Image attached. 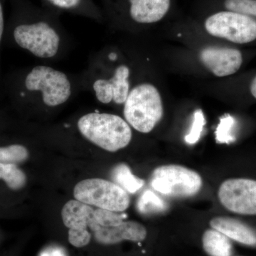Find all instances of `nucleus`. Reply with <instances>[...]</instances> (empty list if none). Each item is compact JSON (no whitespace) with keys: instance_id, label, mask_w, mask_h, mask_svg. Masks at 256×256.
<instances>
[{"instance_id":"obj_1","label":"nucleus","mask_w":256,"mask_h":256,"mask_svg":"<svg viewBox=\"0 0 256 256\" xmlns=\"http://www.w3.org/2000/svg\"><path fill=\"white\" fill-rule=\"evenodd\" d=\"M119 50L108 46L92 54L78 76L80 90L104 105L124 106L132 86V66Z\"/></svg>"},{"instance_id":"obj_2","label":"nucleus","mask_w":256,"mask_h":256,"mask_svg":"<svg viewBox=\"0 0 256 256\" xmlns=\"http://www.w3.org/2000/svg\"><path fill=\"white\" fill-rule=\"evenodd\" d=\"M79 90L78 76L38 64L24 74L18 97L38 110H52L68 104Z\"/></svg>"},{"instance_id":"obj_3","label":"nucleus","mask_w":256,"mask_h":256,"mask_svg":"<svg viewBox=\"0 0 256 256\" xmlns=\"http://www.w3.org/2000/svg\"><path fill=\"white\" fill-rule=\"evenodd\" d=\"M12 38L18 47L46 62L60 60L70 46L63 31L45 18L18 24L13 30Z\"/></svg>"},{"instance_id":"obj_4","label":"nucleus","mask_w":256,"mask_h":256,"mask_svg":"<svg viewBox=\"0 0 256 256\" xmlns=\"http://www.w3.org/2000/svg\"><path fill=\"white\" fill-rule=\"evenodd\" d=\"M82 139L100 149L116 152L129 146L132 128L118 114L94 110L80 116L76 122Z\"/></svg>"},{"instance_id":"obj_5","label":"nucleus","mask_w":256,"mask_h":256,"mask_svg":"<svg viewBox=\"0 0 256 256\" xmlns=\"http://www.w3.org/2000/svg\"><path fill=\"white\" fill-rule=\"evenodd\" d=\"M163 114L161 94L154 84L146 82L132 84L124 105V118L132 129L148 134L156 127Z\"/></svg>"},{"instance_id":"obj_6","label":"nucleus","mask_w":256,"mask_h":256,"mask_svg":"<svg viewBox=\"0 0 256 256\" xmlns=\"http://www.w3.org/2000/svg\"><path fill=\"white\" fill-rule=\"evenodd\" d=\"M74 196L90 206L119 213L128 210L130 204L126 190L116 183L99 178L80 181L74 188Z\"/></svg>"},{"instance_id":"obj_7","label":"nucleus","mask_w":256,"mask_h":256,"mask_svg":"<svg viewBox=\"0 0 256 256\" xmlns=\"http://www.w3.org/2000/svg\"><path fill=\"white\" fill-rule=\"evenodd\" d=\"M203 182L194 170L178 164L158 166L152 173L150 185L158 193L169 197L186 198L201 190Z\"/></svg>"},{"instance_id":"obj_8","label":"nucleus","mask_w":256,"mask_h":256,"mask_svg":"<svg viewBox=\"0 0 256 256\" xmlns=\"http://www.w3.org/2000/svg\"><path fill=\"white\" fill-rule=\"evenodd\" d=\"M210 36L235 44H248L256 40V20L233 11H222L210 15L204 23Z\"/></svg>"},{"instance_id":"obj_9","label":"nucleus","mask_w":256,"mask_h":256,"mask_svg":"<svg viewBox=\"0 0 256 256\" xmlns=\"http://www.w3.org/2000/svg\"><path fill=\"white\" fill-rule=\"evenodd\" d=\"M218 196L226 210L242 215H256V181L236 178L220 184Z\"/></svg>"},{"instance_id":"obj_10","label":"nucleus","mask_w":256,"mask_h":256,"mask_svg":"<svg viewBox=\"0 0 256 256\" xmlns=\"http://www.w3.org/2000/svg\"><path fill=\"white\" fill-rule=\"evenodd\" d=\"M94 210L90 205L76 200L67 202L62 208V220L69 228L68 240L74 246H85L90 242V234L87 228Z\"/></svg>"},{"instance_id":"obj_11","label":"nucleus","mask_w":256,"mask_h":256,"mask_svg":"<svg viewBox=\"0 0 256 256\" xmlns=\"http://www.w3.org/2000/svg\"><path fill=\"white\" fill-rule=\"evenodd\" d=\"M200 60L213 75L220 78L236 73L242 64L240 50L225 46L204 47L200 50Z\"/></svg>"},{"instance_id":"obj_12","label":"nucleus","mask_w":256,"mask_h":256,"mask_svg":"<svg viewBox=\"0 0 256 256\" xmlns=\"http://www.w3.org/2000/svg\"><path fill=\"white\" fill-rule=\"evenodd\" d=\"M89 228L94 232L98 242L107 245L118 244L124 240L140 242L146 236V227L132 220H124L118 225L111 226L92 225Z\"/></svg>"},{"instance_id":"obj_13","label":"nucleus","mask_w":256,"mask_h":256,"mask_svg":"<svg viewBox=\"0 0 256 256\" xmlns=\"http://www.w3.org/2000/svg\"><path fill=\"white\" fill-rule=\"evenodd\" d=\"M128 14L133 22L150 24L161 21L169 12L171 0H128Z\"/></svg>"},{"instance_id":"obj_14","label":"nucleus","mask_w":256,"mask_h":256,"mask_svg":"<svg viewBox=\"0 0 256 256\" xmlns=\"http://www.w3.org/2000/svg\"><path fill=\"white\" fill-rule=\"evenodd\" d=\"M212 228L218 230L232 239L247 246H256V233L246 224L229 217H216L210 222Z\"/></svg>"},{"instance_id":"obj_15","label":"nucleus","mask_w":256,"mask_h":256,"mask_svg":"<svg viewBox=\"0 0 256 256\" xmlns=\"http://www.w3.org/2000/svg\"><path fill=\"white\" fill-rule=\"evenodd\" d=\"M202 244L210 256H230L232 245L226 236L215 229H208L204 234Z\"/></svg>"},{"instance_id":"obj_16","label":"nucleus","mask_w":256,"mask_h":256,"mask_svg":"<svg viewBox=\"0 0 256 256\" xmlns=\"http://www.w3.org/2000/svg\"><path fill=\"white\" fill-rule=\"evenodd\" d=\"M112 180L128 193L134 194L144 185V180L132 174L129 166L120 164L114 166L111 173Z\"/></svg>"},{"instance_id":"obj_17","label":"nucleus","mask_w":256,"mask_h":256,"mask_svg":"<svg viewBox=\"0 0 256 256\" xmlns=\"http://www.w3.org/2000/svg\"><path fill=\"white\" fill-rule=\"evenodd\" d=\"M168 204L151 190H146L138 198L137 208L142 214H156L164 212Z\"/></svg>"},{"instance_id":"obj_18","label":"nucleus","mask_w":256,"mask_h":256,"mask_svg":"<svg viewBox=\"0 0 256 256\" xmlns=\"http://www.w3.org/2000/svg\"><path fill=\"white\" fill-rule=\"evenodd\" d=\"M0 180L12 190H21L26 183V174L15 164L0 163Z\"/></svg>"},{"instance_id":"obj_19","label":"nucleus","mask_w":256,"mask_h":256,"mask_svg":"<svg viewBox=\"0 0 256 256\" xmlns=\"http://www.w3.org/2000/svg\"><path fill=\"white\" fill-rule=\"evenodd\" d=\"M28 158V150L26 146L13 144L0 146V163L18 164L26 161Z\"/></svg>"},{"instance_id":"obj_20","label":"nucleus","mask_w":256,"mask_h":256,"mask_svg":"<svg viewBox=\"0 0 256 256\" xmlns=\"http://www.w3.org/2000/svg\"><path fill=\"white\" fill-rule=\"evenodd\" d=\"M235 120L232 116H228L220 120V124L216 131V138L220 143L229 144L235 141L236 138L232 134Z\"/></svg>"},{"instance_id":"obj_21","label":"nucleus","mask_w":256,"mask_h":256,"mask_svg":"<svg viewBox=\"0 0 256 256\" xmlns=\"http://www.w3.org/2000/svg\"><path fill=\"white\" fill-rule=\"evenodd\" d=\"M205 122L206 121L203 111L200 109L195 111L191 129L190 132L185 136V142L190 144H196L201 138Z\"/></svg>"},{"instance_id":"obj_22","label":"nucleus","mask_w":256,"mask_h":256,"mask_svg":"<svg viewBox=\"0 0 256 256\" xmlns=\"http://www.w3.org/2000/svg\"><path fill=\"white\" fill-rule=\"evenodd\" d=\"M224 6L229 11L256 18V0H226Z\"/></svg>"},{"instance_id":"obj_23","label":"nucleus","mask_w":256,"mask_h":256,"mask_svg":"<svg viewBox=\"0 0 256 256\" xmlns=\"http://www.w3.org/2000/svg\"><path fill=\"white\" fill-rule=\"evenodd\" d=\"M52 6L63 10L78 9L82 4L84 0H46Z\"/></svg>"},{"instance_id":"obj_24","label":"nucleus","mask_w":256,"mask_h":256,"mask_svg":"<svg viewBox=\"0 0 256 256\" xmlns=\"http://www.w3.org/2000/svg\"><path fill=\"white\" fill-rule=\"evenodd\" d=\"M40 256H66L63 249L60 247H50L45 249Z\"/></svg>"},{"instance_id":"obj_25","label":"nucleus","mask_w":256,"mask_h":256,"mask_svg":"<svg viewBox=\"0 0 256 256\" xmlns=\"http://www.w3.org/2000/svg\"><path fill=\"white\" fill-rule=\"evenodd\" d=\"M4 31V14H3L2 6L0 2V43L2 40L3 34Z\"/></svg>"},{"instance_id":"obj_26","label":"nucleus","mask_w":256,"mask_h":256,"mask_svg":"<svg viewBox=\"0 0 256 256\" xmlns=\"http://www.w3.org/2000/svg\"><path fill=\"white\" fill-rule=\"evenodd\" d=\"M250 89L252 96L256 99V76L254 78V80H252Z\"/></svg>"}]
</instances>
